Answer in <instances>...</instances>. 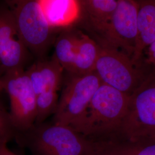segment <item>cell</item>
Segmentation results:
<instances>
[{
    "mask_svg": "<svg viewBox=\"0 0 155 155\" xmlns=\"http://www.w3.org/2000/svg\"><path fill=\"white\" fill-rule=\"evenodd\" d=\"M130 96L102 83L82 118L72 129L98 150L110 144L127 113Z\"/></svg>",
    "mask_w": 155,
    "mask_h": 155,
    "instance_id": "1",
    "label": "cell"
},
{
    "mask_svg": "<svg viewBox=\"0 0 155 155\" xmlns=\"http://www.w3.org/2000/svg\"><path fill=\"white\" fill-rule=\"evenodd\" d=\"M14 139L32 155H95L93 145L81 134L53 122L35 124Z\"/></svg>",
    "mask_w": 155,
    "mask_h": 155,
    "instance_id": "2",
    "label": "cell"
},
{
    "mask_svg": "<svg viewBox=\"0 0 155 155\" xmlns=\"http://www.w3.org/2000/svg\"><path fill=\"white\" fill-rule=\"evenodd\" d=\"M62 83L52 122L72 128L82 118L102 82L94 71L84 74L64 72Z\"/></svg>",
    "mask_w": 155,
    "mask_h": 155,
    "instance_id": "3",
    "label": "cell"
},
{
    "mask_svg": "<svg viewBox=\"0 0 155 155\" xmlns=\"http://www.w3.org/2000/svg\"><path fill=\"white\" fill-rule=\"evenodd\" d=\"M11 13L29 51L37 59L45 58L55 33L45 21L37 0H2Z\"/></svg>",
    "mask_w": 155,
    "mask_h": 155,
    "instance_id": "4",
    "label": "cell"
},
{
    "mask_svg": "<svg viewBox=\"0 0 155 155\" xmlns=\"http://www.w3.org/2000/svg\"><path fill=\"white\" fill-rule=\"evenodd\" d=\"M152 68L130 96L127 113L118 130L133 142L155 138V68Z\"/></svg>",
    "mask_w": 155,
    "mask_h": 155,
    "instance_id": "5",
    "label": "cell"
},
{
    "mask_svg": "<svg viewBox=\"0 0 155 155\" xmlns=\"http://www.w3.org/2000/svg\"><path fill=\"white\" fill-rule=\"evenodd\" d=\"M99 45L95 72L102 83L131 95L143 80L141 65L136 64L130 56L121 50Z\"/></svg>",
    "mask_w": 155,
    "mask_h": 155,
    "instance_id": "6",
    "label": "cell"
},
{
    "mask_svg": "<svg viewBox=\"0 0 155 155\" xmlns=\"http://www.w3.org/2000/svg\"><path fill=\"white\" fill-rule=\"evenodd\" d=\"M25 71L36 95V122H45L55 110L64 71L53 56L37 59Z\"/></svg>",
    "mask_w": 155,
    "mask_h": 155,
    "instance_id": "7",
    "label": "cell"
},
{
    "mask_svg": "<svg viewBox=\"0 0 155 155\" xmlns=\"http://www.w3.org/2000/svg\"><path fill=\"white\" fill-rule=\"evenodd\" d=\"M1 78L4 91L9 97V117L16 134L27 130L36 123L37 101L26 71L8 72Z\"/></svg>",
    "mask_w": 155,
    "mask_h": 155,
    "instance_id": "8",
    "label": "cell"
},
{
    "mask_svg": "<svg viewBox=\"0 0 155 155\" xmlns=\"http://www.w3.org/2000/svg\"><path fill=\"white\" fill-rule=\"evenodd\" d=\"M138 35L136 1L118 0L105 35L98 43L121 50L132 59Z\"/></svg>",
    "mask_w": 155,
    "mask_h": 155,
    "instance_id": "9",
    "label": "cell"
},
{
    "mask_svg": "<svg viewBox=\"0 0 155 155\" xmlns=\"http://www.w3.org/2000/svg\"><path fill=\"white\" fill-rule=\"evenodd\" d=\"M29 52L11 12L0 8V76L24 70Z\"/></svg>",
    "mask_w": 155,
    "mask_h": 155,
    "instance_id": "10",
    "label": "cell"
},
{
    "mask_svg": "<svg viewBox=\"0 0 155 155\" xmlns=\"http://www.w3.org/2000/svg\"><path fill=\"white\" fill-rule=\"evenodd\" d=\"M82 17L79 24L97 42L105 36L118 0H79Z\"/></svg>",
    "mask_w": 155,
    "mask_h": 155,
    "instance_id": "11",
    "label": "cell"
},
{
    "mask_svg": "<svg viewBox=\"0 0 155 155\" xmlns=\"http://www.w3.org/2000/svg\"><path fill=\"white\" fill-rule=\"evenodd\" d=\"M42 15L53 31L75 27L81 21L79 0H37Z\"/></svg>",
    "mask_w": 155,
    "mask_h": 155,
    "instance_id": "12",
    "label": "cell"
},
{
    "mask_svg": "<svg viewBox=\"0 0 155 155\" xmlns=\"http://www.w3.org/2000/svg\"><path fill=\"white\" fill-rule=\"evenodd\" d=\"M135 1L137 5L139 35L132 60L139 64L145 50L155 41V0Z\"/></svg>",
    "mask_w": 155,
    "mask_h": 155,
    "instance_id": "13",
    "label": "cell"
},
{
    "mask_svg": "<svg viewBox=\"0 0 155 155\" xmlns=\"http://www.w3.org/2000/svg\"><path fill=\"white\" fill-rule=\"evenodd\" d=\"M81 30L75 27L62 30L56 37L53 56L63 68L64 72H71Z\"/></svg>",
    "mask_w": 155,
    "mask_h": 155,
    "instance_id": "14",
    "label": "cell"
},
{
    "mask_svg": "<svg viewBox=\"0 0 155 155\" xmlns=\"http://www.w3.org/2000/svg\"><path fill=\"white\" fill-rule=\"evenodd\" d=\"M99 52L98 43L88 34L81 31L72 71L69 73L84 74L94 71Z\"/></svg>",
    "mask_w": 155,
    "mask_h": 155,
    "instance_id": "15",
    "label": "cell"
},
{
    "mask_svg": "<svg viewBox=\"0 0 155 155\" xmlns=\"http://www.w3.org/2000/svg\"><path fill=\"white\" fill-rule=\"evenodd\" d=\"M15 130L12 126L9 111L0 104V146L7 145L15 139Z\"/></svg>",
    "mask_w": 155,
    "mask_h": 155,
    "instance_id": "16",
    "label": "cell"
},
{
    "mask_svg": "<svg viewBox=\"0 0 155 155\" xmlns=\"http://www.w3.org/2000/svg\"><path fill=\"white\" fill-rule=\"evenodd\" d=\"M130 150L125 155H155V142L144 144Z\"/></svg>",
    "mask_w": 155,
    "mask_h": 155,
    "instance_id": "17",
    "label": "cell"
},
{
    "mask_svg": "<svg viewBox=\"0 0 155 155\" xmlns=\"http://www.w3.org/2000/svg\"><path fill=\"white\" fill-rule=\"evenodd\" d=\"M147 49V58L145 63L150 66L155 68V41L150 45Z\"/></svg>",
    "mask_w": 155,
    "mask_h": 155,
    "instance_id": "18",
    "label": "cell"
},
{
    "mask_svg": "<svg viewBox=\"0 0 155 155\" xmlns=\"http://www.w3.org/2000/svg\"><path fill=\"white\" fill-rule=\"evenodd\" d=\"M0 153L1 155H16L8 148L7 145H3L1 146Z\"/></svg>",
    "mask_w": 155,
    "mask_h": 155,
    "instance_id": "19",
    "label": "cell"
},
{
    "mask_svg": "<svg viewBox=\"0 0 155 155\" xmlns=\"http://www.w3.org/2000/svg\"><path fill=\"white\" fill-rule=\"evenodd\" d=\"M4 92V86H3V82L2 78L0 76V93Z\"/></svg>",
    "mask_w": 155,
    "mask_h": 155,
    "instance_id": "20",
    "label": "cell"
},
{
    "mask_svg": "<svg viewBox=\"0 0 155 155\" xmlns=\"http://www.w3.org/2000/svg\"></svg>",
    "mask_w": 155,
    "mask_h": 155,
    "instance_id": "21",
    "label": "cell"
},
{
    "mask_svg": "<svg viewBox=\"0 0 155 155\" xmlns=\"http://www.w3.org/2000/svg\"><path fill=\"white\" fill-rule=\"evenodd\" d=\"M0 147H1V146H0ZM0 155H1V153H0Z\"/></svg>",
    "mask_w": 155,
    "mask_h": 155,
    "instance_id": "22",
    "label": "cell"
},
{
    "mask_svg": "<svg viewBox=\"0 0 155 155\" xmlns=\"http://www.w3.org/2000/svg\"></svg>",
    "mask_w": 155,
    "mask_h": 155,
    "instance_id": "23",
    "label": "cell"
}]
</instances>
